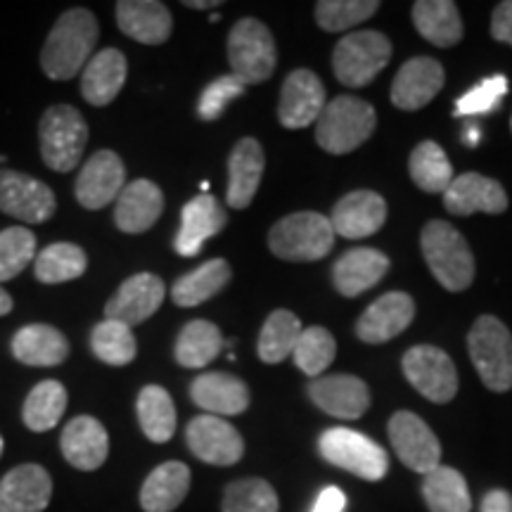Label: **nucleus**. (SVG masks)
I'll return each mask as SVG.
<instances>
[{
    "instance_id": "obj_1",
    "label": "nucleus",
    "mask_w": 512,
    "mask_h": 512,
    "mask_svg": "<svg viewBox=\"0 0 512 512\" xmlns=\"http://www.w3.org/2000/svg\"><path fill=\"white\" fill-rule=\"evenodd\" d=\"M98 36V19L91 10L72 8L62 12L41 50V67L48 79L67 81L83 72L95 55L93 50Z\"/></svg>"
},
{
    "instance_id": "obj_2",
    "label": "nucleus",
    "mask_w": 512,
    "mask_h": 512,
    "mask_svg": "<svg viewBox=\"0 0 512 512\" xmlns=\"http://www.w3.org/2000/svg\"><path fill=\"white\" fill-rule=\"evenodd\" d=\"M422 254L441 287L463 292L475 280V254L451 223L430 221L420 235Z\"/></svg>"
},
{
    "instance_id": "obj_3",
    "label": "nucleus",
    "mask_w": 512,
    "mask_h": 512,
    "mask_svg": "<svg viewBox=\"0 0 512 512\" xmlns=\"http://www.w3.org/2000/svg\"><path fill=\"white\" fill-rule=\"evenodd\" d=\"M377 114L370 102L339 95L325 105L316 121V143L330 155H349L375 133Z\"/></svg>"
},
{
    "instance_id": "obj_4",
    "label": "nucleus",
    "mask_w": 512,
    "mask_h": 512,
    "mask_svg": "<svg viewBox=\"0 0 512 512\" xmlns=\"http://www.w3.org/2000/svg\"><path fill=\"white\" fill-rule=\"evenodd\" d=\"M335 228L328 216L316 211H297L280 219L268 233V247L283 261H318L335 247Z\"/></svg>"
},
{
    "instance_id": "obj_5",
    "label": "nucleus",
    "mask_w": 512,
    "mask_h": 512,
    "mask_svg": "<svg viewBox=\"0 0 512 512\" xmlns=\"http://www.w3.org/2000/svg\"><path fill=\"white\" fill-rule=\"evenodd\" d=\"M38 143L48 169L69 174L81 162L88 143V124L74 105H53L38 121Z\"/></svg>"
},
{
    "instance_id": "obj_6",
    "label": "nucleus",
    "mask_w": 512,
    "mask_h": 512,
    "mask_svg": "<svg viewBox=\"0 0 512 512\" xmlns=\"http://www.w3.org/2000/svg\"><path fill=\"white\" fill-rule=\"evenodd\" d=\"M467 351L484 387L503 394L512 389V332L496 316H479L467 335Z\"/></svg>"
},
{
    "instance_id": "obj_7",
    "label": "nucleus",
    "mask_w": 512,
    "mask_h": 512,
    "mask_svg": "<svg viewBox=\"0 0 512 512\" xmlns=\"http://www.w3.org/2000/svg\"><path fill=\"white\" fill-rule=\"evenodd\" d=\"M318 451L330 465L366 482H380L389 470L387 451L366 434L347 427H330L320 434Z\"/></svg>"
},
{
    "instance_id": "obj_8",
    "label": "nucleus",
    "mask_w": 512,
    "mask_h": 512,
    "mask_svg": "<svg viewBox=\"0 0 512 512\" xmlns=\"http://www.w3.org/2000/svg\"><path fill=\"white\" fill-rule=\"evenodd\" d=\"M228 62L230 69L247 86L268 81L278 64L273 34L264 22L254 17H245L233 24L228 34Z\"/></svg>"
},
{
    "instance_id": "obj_9",
    "label": "nucleus",
    "mask_w": 512,
    "mask_h": 512,
    "mask_svg": "<svg viewBox=\"0 0 512 512\" xmlns=\"http://www.w3.org/2000/svg\"><path fill=\"white\" fill-rule=\"evenodd\" d=\"M392 60V41L380 31H354L335 46L332 69L337 81L349 88H363Z\"/></svg>"
},
{
    "instance_id": "obj_10",
    "label": "nucleus",
    "mask_w": 512,
    "mask_h": 512,
    "mask_svg": "<svg viewBox=\"0 0 512 512\" xmlns=\"http://www.w3.org/2000/svg\"><path fill=\"white\" fill-rule=\"evenodd\" d=\"M403 375L418 394L432 403H448L458 394L456 363L444 349L432 344H420L406 351L401 361Z\"/></svg>"
},
{
    "instance_id": "obj_11",
    "label": "nucleus",
    "mask_w": 512,
    "mask_h": 512,
    "mask_svg": "<svg viewBox=\"0 0 512 512\" xmlns=\"http://www.w3.org/2000/svg\"><path fill=\"white\" fill-rule=\"evenodd\" d=\"M389 441H392L396 456L408 470L418 475H430L437 470L441 460V444L432 427L420 415L411 411H399L389 418L387 425Z\"/></svg>"
},
{
    "instance_id": "obj_12",
    "label": "nucleus",
    "mask_w": 512,
    "mask_h": 512,
    "mask_svg": "<svg viewBox=\"0 0 512 512\" xmlns=\"http://www.w3.org/2000/svg\"><path fill=\"white\" fill-rule=\"evenodd\" d=\"M57 209L55 192L22 171L0 169V211L24 223H46Z\"/></svg>"
},
{
    "instance_id": "obj_13",
    "label": "nucleus",
    "mask_w": 512,
    "mask_h": 512,
    "mask_svg": "<svg viewBox=\"0 0 512 512\" xmlns=\"http://www.w3.org/2000/svg\"><path fill=\"white\" fill-rule=\"evenodd\" d=\"M185 441H188L192 456L207 465L230 467L240 463L245 456L242 434L228 420L216 418V415L204 413L192 418L185 430Z\"/></svg>"
},
{
    "instance_id": "obj_14",
    "label": "nucleus",
    "mask_w": 512,
    "mask_h": 512,
    "mask_svg": "<svg viewBox=\"0 0 512 512\" xmlns=\"http://www.w3.org/2000/svg\"><path fill=\"white\" fill-rule=\"evenodd\" d=\"M126 188V166L112 150H98L81 166L74 195L83 209H102L117 202Z\"/></svg>"
},
{
    "instance_id": "obj_15",
    "label": "nucleus",
    "mask_w": 512,
    "mask_h": 512,
    "mask_svg": "<svg viewBox=\"0 0 512 512\" xmlns=\"http://www.w3.org/2000/svg\"><path fill=\"white\" fill-rule=\"evenodd\" d=\"M166 297V285L164 280L155 273H138L124 280L117 294H112V299L105 306V318L107 320H119V323L133 325L145 323L147 318H152L159 311Z\"/></svg>"
},
{
    "instance_id": "obj_16",
    "label": "nucleus",
    "mask_w": 512,
    "mask_h": 512,
    "mask_svg": "<svg viewBox=\"0 0 512 512\" xmlns=\"http://www.w3.org/2000/svg\"><path fill=\"white\" fill-rule=\"evenodd\" d=\"M306 392L320 411L339 420H358L370 408L368 384L356 375H320Z\"/></svg>"
},
{
    "instance_id": "obj_17",
    "label": "nucleus",
    "mask_w": 512,
    "mask_h": 512,
    "mask_svg": "<svg viewBox=\"0 0 512 512\" xmlns=\"http://www.w3.org/2000/svg\"><path fill=\"white\" fill-rule=\"evenodd\" d=\"M325 88L311 69H294L283 83L278 102V119L285 128H306L316 124L325 110Z\"/></svg>"
},
{
    "instance_id": "obj_18",
    "label": "nucleus",
    "mask_w": 512,
    "mask_h": 512,
    "mask_svg": "<svg viewBox=\"0 0 512 512\" xmlns=\"http://www.w3.org/2000/svg\"><path fill=\"white\" fill-rule=\"evenodd\" d=\"M415 318V302L406 292H387L358 318L356 337L366 344H384L408 330Z\"/></svg>"
},
{
    "instance_id": "obj_19",
    "label": "nucleus",
    "mask_w": 512,
    "mask_h": 512,
    "mask_svg": "<svg viewBox=\"0 0 512 512\" xmlns=\"http://www.w3.org/2000/svg\"><path fill=\"white\" fill-rule=\"evenodd\" d=\"M384 221H387V202L373 190H354L344 195L330 216L335 235L347 240H361L380 233Z\"/></svg>"
},
{
    "instance_id": "obj_20",
    "label": "nucleus",
    "mask_w": 512,
    "mask_h": 512,
    "mask_svg": "<svg viewBox=\"0 0 512 512\" xmlns=\"http://www.w3.org/2000/svg\"><path fill=\"white\" fill-rule=\"evenodd\" d=\"M444 67L434 57H413L396 74L392 86L394 107L406 112H418L437 98L444 88Z\"/></svg>"
},
{
    "instance_id": "obj_21",
    "label": "nucleus",
    "mask_w": 512,
    "mask_h": 512,
    "mask_svg": "<svg viewBox=\"0 0 512 512\" xmlns=\"http://www.w3.org/2000/svg\"><path fill=\"white\" fill-rule=\"evenodd\" d=\"M60 448L69 465L81 472H93L105 465L110 456V437L98 418L79 415V418L69 420L62 430Z\"/></svg>"
},
{
    "instance_id": "obj_22",
    "label": "nucleus",
    "mask_w": 512,
    "mask_h": 512,
    "mask_svg": "<svg viewBox=\"0 0 512 512\" xmlns=\"http://www.w3.org/2000/svg\"><path fill=\"white\" fill-rule=\"evenodd\" d=\"M444 207L453 216L482 214H503L508 209V192L494 178L482 174H463L453 178L444 192Z\"/></svg>"
},
{
    "instance_id": "obj_23",
    "label": "nucleus",
    "mask_w": 512,
    "mask_h": 512,
    "mask_svg": "<svg viewBox=\"0 0 512 512\" xmlns=\"http://www.w3.org/2000/svg\"><path fill=\"white\" fill-rule=\"evenodd\" d=\"M50 496L53 479L41 465H19L0 479V512H43Z\"/></svg>"
},
{
    "instance_id": "obj_24",
    "label": "nucleus",
    "mask_w": 512,
    "mask_h": 512,
    "mask_svg": "<svg viewBox=\"0 0 512 512\" xmlns=\"http://www.w3.org/2000/svg\"><path fill=\"white\" fill-rule=\"evenodd\" d=\"M164 211V192L157 183L138 178L126 183L114 204V223L121 233L140 235L147 233L159 221Z\"/></svg>"
},
{
    "instance_id": "obj_25",
    "label": "nucleus",
    "mask_w": 512,
    "mask_h": 512,
    "mask_svg": "<svg viewBox=\"0 0 512 512\" xmlns=\"http://www.w3.org/2000/svg\"><path fill=\"white\" fill-rule=\"evenodd\" d=\"M228 226V214L214 195H200L181 211V228L176 235V252L181 256L200 254L204 242Z\"/></svg>"
},
{
    "instance_id": "obj_26",
    "label": "nucleus",
    "mask_w": 512,
    "mask_h": 512,
    "mask_svg": "<svg viewBox=\"0 0 512 512\" xmlns=\"http://www.w3.org/2000/svg\"><path fill=\"white\" fill-rule=\"evenodd\" d=\"M266 157L264 147L256 138H242L235 143L228 157V190L226 200L230 209H247L256 197L261 178H264Z\"/></svg>"
},
{
    "instance_id": "obj_27",
    "label": "nucleus",
    "mask_w": 512,
    "mask_h": 512,
    "mask_svg": "<svg viewBox=\"0 0 512 512\" xmlns=\"http://www.w3.org/2000/svg\"><path fill=\"white\" fill-rule=\"evenodd\" d=\"M117 24L128 38L143 46H162L174 31V17L159 0H119Z\"/></svg>"
},
{
    "instance_id": "obj_28",
    "label": "nucleus",
    "mask_w": 512,
    "mask_h": 512,
    "mask_svg": "<svg viewBox=\"0 0 512 512\" xmlns=\"http://www.w3.org/2000/svg\"><path fill=\"white\" fill-rule=\"evenodd\" d=\"M389 271L387 254L373 247H358L344 252L332 266V283L342 297H358L373 290Z\"/></svg>"
},
{
    "instance_id": "obj_29",
    "label": "nucleus",
    "mask_w": 512,
    "mask_h": 512,
    "mask_svg": "<svg viewBox=\"0 0 512 512\" xmlns=\"http://www.w3.org/2000/svg\"><path fill=\"white\" fill-rule=\"evenodd\" d=\"M190 399L207 415L228 418L249 408V387L230 373H202L190 384Z\"/></svg>"
},
{
    "instance_id": "obj_30",
    "label": "nucleus",
    "mask_w": 512,
    "mask_h": 512,
    "mask_svg": "<svg viewBox=\"0 0 512 512\" xmlns=\"http://www.w3.org/2000/svg\"><path fill=\"white\" fill-rule=\"evenodd\" d=\"M128 62L117 48L98 50L81 72V95L88 105H112L126 83Z\"/></svg>"
},
{
    "instance_id": "obj_31",
    "label": "nucleus",
    "mask_w": 512,
    "mask_h": 512,
    "mask_svg": "<svg viewBox=\"0 0 512 512\" xmlns=\"http://www.w3.org/2000/svg\"><path fill=\"white\" fill-rule=\"evenodd\" d=\"M12 356L31 368L60 366L69 356V339L53 325H24L12 337Z\"/></svg>"
},
{
    "instance_id": "obj_32",
    "label": "nucleus",
    "mask_w": 512,
    "mask_h": 512,
    "mask_svg": "<svg viewBox=\"0 0 512 512\" xmlns=\"http://www.w3.org/2000/svg\"><path fill=\"white\" fill-rule=\"evenodd\" d=\"M190 467L181 460H169L147 475L140 489V505L145 512H174L190 491Z\"/></svg>"
},
{
    "instance_id": "obj_33",
    "label": "nucleus",
    "mask_w": 512,
    "mask_h": 512,
    "mask_svg": "<svg viewBox=\"0 0 512 512\" xmlns=\"http://www.w3.org/2000/svg\"><path fill=\"white\" fill-rule=\"evenodd\" d=\"M413 24L437 48H453L465 31L458 5L451 0H418L413 5Z\"/></svg>"
},
{
    "instance_id": "obj_34",
    "label": "nucleus",
    "mask_w": 512,
    "mask_h": 512,
    "mask_svg": "<svg viewBox=\"0 0 512 512\" xmlns=\"http://www.w3.org/2000/svg\"><path fill=\"white\" fill-rule=\"evenodd\" d=\"M230 278H233V271H230L228 261L211 259L195 271L181 275L171 285V299L183 309H192V306H200L216 297L230 283Z\"/></svg>"
},
{
    "instance_id": "obj_35",
    "label": "nucleus",
    "mask_w": 512,
    "mask_h": 512,
    "mask_svg": "<svg viewBox=\"0 0 512 512\" xmlns=\"http://www.w3.org/2000/svg\"><path fill=\"white\" fill-rule=\"evenodd\" d=\"M226 342H223L221 330L211 320H190L176 339V361L178 366L197 370L207 368L216 356L221 354Z\"/></svg>"
},
{
    "instance_id": "obj_36",
    "label": "nucleus",
    "mask_w": 512,
    "mask_h": 512,
    "mask_svg": "<svg viewBox=\"0 0 512 512\" xmlns=\"http://www.w3.org/2000/svg\"><path fill=\"white\" fill-rule=\"evenodd\" d=\"M140 430L155 444H166L176 432V406L171 394L159 384H147L140 389L136 401Z\"/></svg>"
},
{
    "instance_id": "obj_37",
    "label": "nucleus",
    "mask_w": 512,
    "mask_h": 512,
    "mask_svg": "<svg viewBox=\"0 0 512 512\" xmlns=\"http://www.w3.org/2000/svg\"><path fill=\"white\" fill-rule=\"evenodd\" d=\"M422 498L430 512H470L472 496L456 467L439 465L422 479Z\"/></svg>"
},
{
    "instance_id": "obj_38",
    "label": "nucleus",
    "mask_w": 512,
    "mask_h": 512,
    "mask_svg": "<svg viewBox=\"0 0 512 512\" xmlns=\"http://www.w3.org/2000/svg\"><path fill=\"white\" fill-rule=\"evenodd\" d=\"M88 268V256L74 242L48 245L34 261V275L43 285H60L81 278Z\"/></svg>"
},
{
    "instance_id": "obj_39",
    "label": "nucleus",
    "mask_w": 512,
    "mask_h": 512,
    "mask_svg": "<svg viewBox=\"0 0 512 512\" xmlns=\"http://www.w3.org/2000/svg\"><path fill=\"white\" fill-rule=\"evenodd\" d=\"M67 411V389L57 380H43L31 389L22 408V420L31 432H48Z\"/></svg>"
},
{
    "instance_id": "obj_40",
    "label": "nucleus",
    "mask_w": 512,
    "mask_h": 512,
    "mask_svg": "<svg viewBox=\"0 0 512 512\" xmlns=\"http://www.w3.org/2000/svg\"><path fill=\"white\" fill-rule=\"evenodd\" d=\"M302 323L292 311L278 309L266 318L264 328L259 332V347L256 354L264 363H283L287 356L294 354L299 337H302Z\"/></svg>"
},
{
    "instance_id": "obj_41",
    "label": "nucleus",
    "mask_w": 512,
    "mask_h": 512,
    "mask_svg": "<svg viewBox=\"0 0 512 512\" xmlns=\"http://www.w3.org/2000/svg\"><path fill=\"white\" fill-rule=\"evenodd\" d=\"M408 171H411L413 183L418 185L420 190L437 192L448 190V185L453 183V166L448 162L444 147L434 143V140H425L411 152V162H408Z\"/></svg>"
},
{
    "instance_id": "obj_42",
    "label": "nucleus",
    "mask_w": 512,
    "mask_h": 512,
    "mask_svg": "<svg viewBox=\"0 0 512 512\" xmlns=\"http://www.w3.org/2000/svg\"><path fill=\"white\" fill-rule=\"evenodd\" d=\"M91 347L102 363L117 368L128 366L138 356L136 337H133L131 328L119 320H100L91 332Z\"/></svg>"
},
{
    "instance_id": "obj_43",
    "label": "nucleus",
    "mask_w": 512,
    "mask_h": 512,
    "mask_svg": "<svg viewBox=\"0 0 512 512\" xmlns=\"http://www.w3.org/2000/svg\"><path fill=\"white\" fill-rule=\"evenodd\" d=\"M278 494L266 479L247 477L235 479L226 486L221 512H278Z\"/></svg>"
},
{
    "instance_id": "obj_44",
    "label": "nucleus",
    "mask_w": 512,
    "mask_h": 512,
    "mask_svg": "<svg viewBox=\"0 0 512 512\" xmlns=\"http://www.w3.org/2000/svg\"><path fill=\"white\" fill-rule=\"evenodd\" d=\"M337 356V342L332 337L330 330L320 328V325H313V328L302 330V337H299L297 347H294V363L302 370L304 375H309L316 380V377L323 375V370L332 366Z\"/></svg>"
},
{
    "instance_id": "obj_45",
    "label": "nucleus",
    "mask_w": 512,
    "mask_h": 512,
    "mask_svg": "<svg viewBox=\"0 0 512 512\" xmlns=\"http://www.w3.org/2000/svg\"><path fill=\"white\" fill-rule=\"evenodd\" d=\"M377 10V0H320L316 3V22L328 34H339L366 22Z\"/></svg>"
},
{
    "instance_id": "obj_46",
    "label": "nucleus",
    "mask_w": 512,
    "mask_h": 512,
    "mask_svg": "<svg viewBox=\"0 0 512 512\" xmlns=\"http://www.w3.org/2000/svg\"><path fill=\"white\" fill-rule=\"evenodd\" d=\"M31 261H36V235L22 226L0 230V283L17 278Z\"/></svg>"
},
{
    "instance_id": "obj_47",
    "label": "nucleus",
    "mask_w": 512,
    "mask_h": 512,
    "mask_svg": "<svg viewBox=\"0 0 512 512\" xmlns=\"http://www.w3.org/2000/svg\"><path fill=\"white\" fill-rule=\"evenodd\" d=\"M245 91H247V83L238 79L235 74L219 76V79H214L204 86L200 102H197V114H200L202 121H216L223 112H226L230 102L240 98Z\"/></svg>"
},
{
    "instance_id": "obj_48",
    "label": "nucleus",
    "mask_w": 512,
    "mask_h": 512,
    "mask_svg": "<svg viewBox=\"0 0 512 512\" xmlns=\"http://www.w3.org/2000/svg\"><path fill=\"white\" fill-rule=\"evenodd\" d=\"M505 93H508V79L501 74L491 76L456 102V117H482V114L494 112L501 107Z\"/></svg>"
},
{
    "instance_id": "obj_49",
    "label": "nucleus",
    "mask_w": 512,
    "mask_h": 512,
    "mask_svg": "<svg viewBox=\"0 0 512 512\" xmlns=\"http://www.w3.org/2000/svg\"><path fill=\"white\" fill-rule=\"evenodd\" d=\"M491 36L498 43L512 46V0H503L496 5L494 15H491Z\"/></svg>"
},
{
    "instance_id": "obj_50",
    "label": "nucleus",
    "mask_w": 512,
    "mask_h": 512,
    "mask_svg": "<svg viewBox=\"0 0 512 512\" xmlns=\"http://www.w3.org/2000/svg\"><path fill=\"white\" fill-rule=\"evenodd\" d=\"M347 508V496L337 486H328V489L320 491L316 505L311 512H344Z\"/></svg>"
},
{
    "instance_id": "obj_51",
    "label": "nucleus",
    "mask_w": 512,
    "mask_h": 512,
    "mask_svg": "<svg viewBox=\"0 0 512 512\" xmlns=\"http://www.w3.org/2000/svg\"><path fill=\"white\" fill-rule=\"evenodd\" d=\"M479 512H512V496L505 489H491L482 498Z\"/></svg>"
},
{
    "instance_id": "obj_52",
    "label": "nucleus",
    "mask_w": 512,
    "mask_h": 512,
    "mask_svg": "<svg viewBox=\"0 0 512 512\" xmlns=\"http://www.w3.org/2000/svg\"><path fill=\"white\" fill-rule=\"evenodd\" d=\"M185 8L190 10H214V8H221V0H202V3H197V0H185Z\"/></svg>"
},
{
    "instance_id": "obj_53",
    "label": "nucleus",
    "mask_w": 512,
    "mask_h": 512,
    "mask_svg": "<svg viewBox=\"0 0 512 512\" xmlns=\"http://www.w3.org/2000/svg\"><path fill=\"white\" fill-rule=\"evenodd\" d=\"M12 311V297L0 287V316H8Z\"/></svg>"
},
{
    "instance_id": "obj_54",
    "label": "nucleus",
    "mask_w": 512,
    "mask_h": 512,
    "mask_svg": "<svg viewBox=\"0 0 512 512\" xmlns=\"http://www.w3.org/2000/svg\"><path fill=\"white\" fill-rule=\"evenodd\" d=\"M465 145H470V147H477L479 145V131L477 128H470V131H465Z\"/></svg>"
},
{
    "instance_id": "obj_55",
    "label": "nucleus",
    "mask_w": 512,
    "mask_h": 512,
    "mask_svg": "<svg viewBox=\"0 0 512 512\" xmlns=\"http://www.w3.org/2000/svg\"><path fill=\"white\" fill-rule=\"evenodd\" d=\"M3 446H5V441H3V437H0V456H3Z\"/></svg>"
},
{
    "instance_id": "obj_56",
    "label": "nucleus",
    "mask_w": 512,
    "mask_h": 512,
    "mask_svg": "<svg viewBox=\"0 0 512 512\" xmlns=\"http://www.w3.org/2000/svg\"><path fill=\"white\" fill-rule=\"evenodd\" d=\"M510 131H512V119H510Z\"/></svg>"
}]
</instances>
